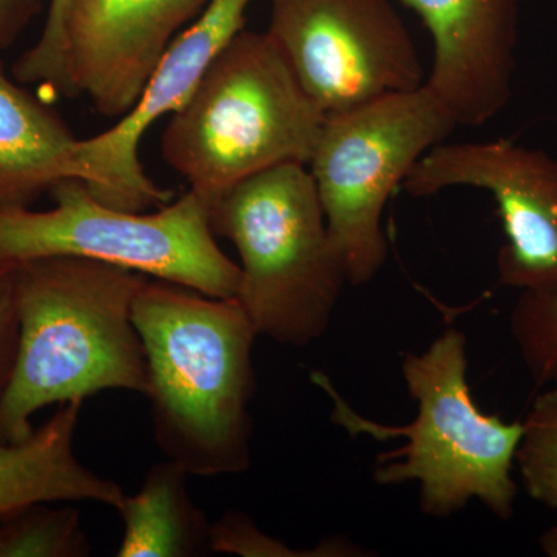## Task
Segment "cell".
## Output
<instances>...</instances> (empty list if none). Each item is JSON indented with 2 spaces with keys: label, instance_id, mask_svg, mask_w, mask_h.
I'll return each instance as SVG.
<instances>
[{
  "label": "cell",
  "instance_id": "ffe728a7",
  "mask_svg": "<svg viewBox=\"0 0 557 557\" xmlns=\"http://www.w3.org/2000/svg\"><path fill=\"white\" fill-rule=\"evenodd\" d=\"M70 0H50L49 14L40 38L16 61L14 78L21 83H42L70 95L65 21Z\"/></svg>",
  "mask_w": 557,
  "mask_h": 557
},
{
  "label": "cell",
  "instance_id": "d6986e66",
  "mask_svg": "<svg viewBox=\"0 0 557 557\" xmlns=\"http://www.w3.org/2000/svg\"><path fill=\"white\" fill-rule=\"evenodd\" d=\"M211 552L242 557H322L350 556L358 548L341 539H329L310 549L292 548L263 533L248 515L233 511L211 523Z\"/></svg>",
  "mask_w": 557,
  "mask_h": 557
},
{
  "label": "cell",
  "instance_id": "44dd1931",
  "mask_svg": "<svg viewBox=\"0 0 557 557\" xmlns=\"http://www.w3.org/2000/svg\"><path fill=\"white\" fill-rule=\"evenodd\" d=\"M20 348L17 262L0 258V398L9 387Z\"/></svg>",
  "mask_w": 557,
  "mask_h": 557
},
{
  "label": "cell",
  "instance_id": "9c48e42d",
  "mask_svg": "<svg viewBox=\"0 0 557 557\" xmlns=\"http://www.w3.org/2000/svg\"><path fill=\"white\" fill-rule=\"evenodd\" d=\"M468 186L494 197L505 231L498 282L520 292L557 288V159L507 138L440 143L403 188L431 197Z\"/></svg>",
  "mask_w": 557,
  "mask_h": 557
},
{
  "label": "cell",
  "instance_id": "5bb4252c",
  "mask_svg": "<svg viewBox=\"0 0 557 557\" xmlns=\"http://www.w3.org/2000/svg\"><path fill=\"white\" fill-rule=\"evenodd\" d=\"M78 141L57 112L10 79L0 60V209L30 208L62 180L83 182Z\"/></svg>",
  "mask_w": 557,
  "mask_h": 557
},
{
  "label": "cell",
  "instance_id": "9a60e30c",
  "mask_svg": "<svg viewBox=\"0 0 557 557\" xmlns=\"http://www.w3.org/2000/svg\"><path fill=\"white\" fill-rule=\"evenodd\" d=\"M193 475L168 458L153 465L119 511V557H196L211 553V523L189 491Z\"/></svg>",
  "mask_w": 557,
  "mask_h": 557
},
{
  "label": "cell",
  "instance_id": "30bf717a",
  "mask_svg": "<svg viewBox=\"0 0 557 557\" xmlns=\"http://www.w3.org/2000/svg\"><path fill=\"white\" fill-rule=\"evenodd\" d=\"M252 0H208L199 20L172 40L134 108L97 137L79 139L83 182L95 199L123 211L163 208L174 193L160 188L139 161V143L161 116L182 109L220 51L245 30Z\"/></svg>",
  "mask_w": 557,
  "mask_h": 557
},
{
  "label": "cell",
  "instance_id": "2e32d148",
  "mask_svg": "<svg viewBox=\"0 0 557 557\" xmlns=\"http://www.w3.org/2000/svg\"><path fill=\"white\" fill-rule=\"evenodd\" d=\"M90 549L76 508L33 504L0 518V557H86Z\"/></svg>",
  "mask_w": 557,
  "mask_h": 557
},
{
  "label": "cell",
  "instance_id": "52a82bcc",
  "mask_svg": "<svg viewBox=\"0 0 557 557\" xmlns=\"http://www.w3.org/2000/svg\"><path fill=\"white\" fill-rule=\"evenodd\" d=\"M456 127L426 84L327 116L309 171L348 284H368L383 269L388 199Z\"/></svg>",
  "mask_w": 557,
  "mask_h": 557
},
{
  "label": "cell",
  "instance_id": "4fadbf2b",
  "mask_svg": "<svg viewBox=\"0 0 557 557\" xmlns=\"http://www.w3.org/2000/svg\"><path fill=\"white\" fill-rule=\"evenodd\" d=\"M83 403L61 405L30 437L0 445V518L33 504L89 500L115 509L123 504V487L76 457Z\"/></svg>",
  "mask_w": 557,
  "mask_h": 557
},
{
  "label": "cell",
  "instance_id": "5b68a950",
  "mask_svg": "<svg viewBox=\"0 0 557 557\" xmlns=\"http://www.w3.org/2000/svg\"><path fill=\"white\" fill-rule=\"evenodd\" d=\"M208 211L215 237L239 252L236 299L259 335L295 347L321 338L348 281L309 166L252 175Z\"/></svg>",
  "mask_w": 557,
  "mask_h": 557
},
{
  "label": "cell",
  "instance_id": "ba28073f",
  "mask_svg": "<svg viewBox=\"0 0 557 557\" xmlns=\"http://www.w3.org/2000/svg\"><path fill=\"white\" fill-rule=\"evenodd\" d=\"M267 33L327 116L426 83L391 0H270Z\"/></svg>",
  "mask_w": 557,
  "mask_h": 557
},
{
  "label": "cell",
  "instance_id": "3957f363",
  "mask_svg": "<svg viewBox=\"0 0 557 557\" xmlns=\"http://www.w3.org/2000/svg\"><path fill=\"white\" fill-rule=\"evenodd\" d=\"M467 369V338L457 329L445 330L421 354H406L403 380L417 413L397 428L359 416L324 373L314 372L311 380L327 392L333 421L350 434L406 440L379 457L373 478L380 485L417 483L421 511L431 518H449L475 498L497 518L509 519L518 497L512 467L523 423L480 410Z\"/></svg>",
  "mask_w": 557,
  "mask_h": 557
},
{
  "label": "cell",
  "instance_id": "ac0fdd59",
  "mask_svg": "<svg viewBox=\"0 0 557 557\" xmlns=\"http://www.w3.org/2000/svg\"><path fill=\"white\" fill-rule=\"evenodd\" d=\"M512 339L539 387L557 384V288L520 292L509 319Z\"/></svg>",
  "mask_w": 557,
  "mask_h": 557
},
{
  "label": "cell",
  "instance_id": "603a6c76",
  "mask_svg": "<svg viewBox=\"0 0 557 557\" xmlns=\"http://www.w3.org/2000/svg\"><path fill=\"white\" fill-rule=\"evenodd\" d=\"M539 544L545 556L557 557V522L542 534Z\"/></svg>",
  "mask_w": 557,
  "mask_h": 557
},
{
  "label": "cell",
  "instance_id": "6da1fadb",
  "mask_svg": "<svg viewBox=\"0 0 557 557\" xmlns=\"http://www.w3.org/2000/svg\"><path fill=\"white\" fill-rule=\"evenodd\" d=\"M134 322L161 453L197 478L247 471L259 333L239 300L146 278L135 296Z\"/></svg>",
  "mask_w": 557,
  "mask_h": 557
},
{
  "label": "cell",
  "instance_id": "8992f818",
  "mask_svg": "<svg viewBox=\"0 0 557 557\" xmlns=\"http://www.w3.org/2000/svg\"><path fill=\"white\" fill-rule=\"evenodd\" d=\"M50 194L54 207L47 211L0 209V258L89 259L211 298H236L239 265L220 249L208 207L190 190L156 212L109 207L78 178L62 180Z\"/></svg>",
  "mask_w": 557,
  "mask_h": 557
},
{
  "label": "cell",
  "instance_id": "8fae6325",
  "mask_svg": "<svg viewBox=\"0 0 557 557\" xmlns=\"http://www.w3.org/2000/svg\"><path fill=\"white\" fill-rule=\"evenodd\" d=\"M208 0H70L65 21L70 94L108 119L126 115L175 33Z\"/></svg>",
  "mask_w": 557,
  "mask_h": 557
},
{
  "label": "cell",
  "instance_id": "7c38bea8",
  "mask_svg": "<svg viewBox=\"0 0 557 557\" xmlns=\"http://www.w3.org/2000/svg\"><path fill=\"white\" fill-rule=\"evenodd\" d=\"M432 39L426 86L457 126L480 127L507 108L518 46L519 0H399Z\"/></svg>",
  "mask_w": 557,
  "mask_h": 557
},
{
  "label": "cell",
  "instance_id": "7a4b0ae2",
  "mask_svg": "<svg viewBox=\"0 0 557 557\" xmlns=\"http://www.w3.org/2000/svg\"><path fill=\"white\" fill-rule=\"evenodd\" d=\"M146 276L79 258L17 262L20 348L0 398V445L30 437L32 417L106 391L148 394L134 300Z\"/></svg>",
  "mask_w": 557,
  "mask_h": 557
},
{
  "label": "cell",
  "instance_id": "7402d4cb",
  "mask_svg": "<svg viewBox=\"0 0 557 557\" xmlns=\"http://www.w3.org/2000/svg\"><path fill=\"white\" fill-rule=\"evenodd\" d=\"M42 11V0H0V50L13 46Z\"/></svg>",
  "mask_w": 557,
  "mask_h": 557
},
{
  "label": "cell",
  "instance_id": "e0dca14e",
  "mask_svg": "<svg viewBox=\"0 0 557 557\" xmlns=\"http://www.w3.org/2000/svg\"><path fill=\"white\" fill-rule=\"evenodd\" d=\"M523 423L516 463L528 496L557 509V384L541 392Z\"/></svg>",
  "mask_w": 557,
  "mask_h": 557
},
{
  "label": "cell",
  "instance_id": "277c9868",
  "mask_svg": "<svg viewBox=\"0 0 557 557\" xmlns=\"http://www.w3.org/2000/svg\"><path fill=\"white\" fill-rule=\"evenodd\" d=\"M325 120L269 33L242 30L172 115L161 152L209 208L260 172L309 166Z\"/></svg>",
  "mask_w": 557,
  "mask_h": 557
}]
</instances>
